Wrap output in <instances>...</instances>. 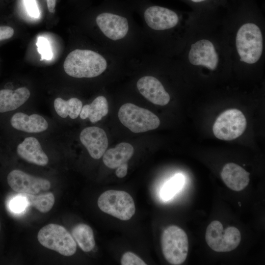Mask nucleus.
<instances>
[{
  "label": "nucleus",
  "instance_id": "bb28decb",
  "mask_svg": "<svg viewBox=\"0 0 265 265\" xmlns=\"http://www.w3.org/2000/svg\"><path fill=\"white\" fill-rule=\"evenodd\" d=\"M122 265H147L141 258L131 252L125 253L121 259Z\"/></svg>",
  "mask_w": 265,
  "mask_h": 265
},
{
  "label": "nucleus",
  "instance_id": "2eb2a0df",
  "mask_svg": "<svg viewBox=\"0 0 265 265\" xmlns=\"http://www.w3.org/2000/svg\"><path fill=\"white\" fill-rule=\"evenodd\" d=\"M147 25L156 30H163L175 27L179 22L178 15L173 11L159 6H151L144 13Z\"/></svg>",
  "mask_w": 265,
  "mask_h": 265
},
{
  "label": "nucleus",
  "instance_id": "a878e982",
  "mask_svg": "<svg viewBox=\"0 0 265 265\" xmlns=\"http://www.w3.org/2000/svg\"><path fill=\"white\" fill-rule=\"evenodd\" d=\"M37 51L41 55V60H50L52 59L53 53L48 40L44 37L40 36L36 42Z\"/></svg>",
  "mask_w": 265,
  "mask_h": 265
},
{
  "label": "nucleus",
  "instance_id": "6ab92c4d",
  "mask_svg": "<svg viewBox=\"0 0 265 265\" xmlns=\"http://www.w3.org/2000/svg\"><path fill=\"white\" fill-rule=\"evenodd\" d=\"M52 105L54 113L61 120L68 118L71 119L77 118L83 106L82 101L78 98L71 97L65 99L61 97L55 98Z\"/></svg>",
  "mask_w": 265,
  "mask_h": 265
},
{
  "label": "nucleus",
  "instance_id": "dca6fc26",
  "mask_svg": "<svg viewBox=\"0 0 265 265\" xmlns=\"http://www.w3.org/2000/svg\"><path fill=\"white\" fill-rule=\"evenodd\" d=\"M140 93L154 104L164 106L170 101V96L160 81L156 78L146 76L140 78L136 82Z\"/></svg>",
  "mask_w": 265,
  "mask_h": 265
},
{
  "label": "nucleus",
  "instance_id": "7c9ffc66",
  "mask_svg": "<svg viewBox=\"0 0 265 265\" xmlns=\"http://www.w3.org/2000/svg\"><path fill=\"white\" fill-rule=\"evenodd\" d=\"M47 7L50 13H54L56 5V0H46Z\"/></svg>",
  "mask_w": 265,
  "mask_h": 265
},
{
  "label": "nucleus",
  "instance_id": "5701e85b",
  "mask_svg": "<svg viewBox=\"0 0 265 265\" xmlns=\"http://www.w3.org/2000/svg\"><path fill=\"white\" fill-rule=\"evenodd\" d=\"M22 194L26 198L29 206H32L43 213L49 212L55 202L54 195L50 192L36 194Z\"/></svg>",
  "mask_w": 265,
  "mask_h": 265
},
{
  "label": "nucleus",
  "instance_id": "c756f323",
  "mask_svg": "<svg viewBox=\"0 0 265 265\" xmlns=\"http://www.w3.org/2000/svg\"><path fill=\"white\" fill-rule=\"evenodd\" d=\"M128 164L127 163L122 164L116 168L115 174L117 177L120 178L125 177L127 174Z\"/></svg>",
  "mask_w": 265,
  "mask_h": 265
},
{
  "label": "nucleus",
  "instance_id": "423d86ee",
  "mask_svg": "<svg viewBox=\"0 0 265 265\" xmlns=\"http://www.w3.org/2000/svg\"><path fill=\"white\" fill-rule=\"evenodd\" d=\"M97 204L103 212L122 220L130 219L135 212L132 197L124 191H105L99 197Z\"/></svg>",
  "mask_w": 265,
  "mask_h": 265
},
{
  "label": "nucleus",
  "instance_id": "f257e3e1",
  "mask_svg": "<svg viewBox=\"0 0 265 265\" xmlns=\"http://www.w3.org/2000/svg\"><path fill=\"white\" fill-rule=\"evenodd\" d=\"M107 61L100 53L87 49H76L66 57L63 68L68 76L75 78H92L104 73Z\"/></svg>",
  "mask_w": 265,
  "mask_h": 265
},
{
  "label": "nucleus",
  "instance_id": "0eeeda50",
  "mask_svg": "<svg viewBox=\"0 0 265 265\" xmlns=\"http://www.w3.org/2000/svg\"><path fill=\"white\" fill-rule=\"evenodd\" d=\"M205 239L213 250L226 252L238 247L240 242L241 234L236 227L230 226L223 229L222 224L220 221L214 220L207 228Z\"/></svg>",
  "mask_w": 265,
  "mask_h": 265
},
{
  "label": "nucleus",
  "instance_id": "b1692460",
  "mask_svg": "<svg viewBox=\"0 0 265 265\" xmlns=\"http://www.w3.org/2000/svg\"><path fill=\"white\" fill-rule=\"evenodd\" d=\"M185 177L181 174H177L168 181L160 190V197L164 201L172 199L182 188Z\"/></svg>",
  "mask_w": 265,
  "mask_h": 265
},
{
  "label": "nucleus",
  "instance_id": "aec40b11",
  "mask_svg": "<svg viewBox=\"0 0 265 265\" xmlns=\"http://www.w3.org/2000/svg\"><path fill=\"white\" fill-rule=\"evenodd\" d=\"M133 154L132 146L128 143L122 142L114 148L106 151L103 156V161L107 167L115 169L127 163Z\"/></svg>",
  "mask_w": 265,
  "mask_h": 265
},
{
  "label": "nucleus",
  "instance_id": "9d476101",
  "mask_svg": "<svg viewBox=\"0 0 265 265\" xmlns=\"http://www.w3.org/2000/svg\"><path fill=\"white\" fill-rule=\"evenodd\" d=\"M9 121L11 127L21 134L43 135L53 127L52 122L44 116L24 110L14 113Z\"/></svg>",
  "mask_w": 265,
  "mask_h": 265
},
{
  "label": "nucleus",
  "instance_id": "20e7f679",
  "mask_svg": "<svg viewBox=\"0 0 265 265\" xmlns=\"http://www.w3.org/2000/svg\"><path fill=\"white\" fill-rule=\"evenodd\" d=\"M162 253L170 264L179 265L186 260L188 241L186 233L180 227L170 225L163 231L161 238Z\"/></svg>",
  "mask_w": 265,
  "mask_h": 265
},
{
  "label": "nucleus",
  "instance_id": "6e6552de",
  "mask_svg": "<svg viewBox=\"0 0 265 265\" xmlns=\"http://www.w3.org/2000/svg\"><path fill=\"white\" fill-rule=\"evenodd\" d=\"M246 125V119L242 112L237 109H230L224 111L217 118L212 131L216 138L229 141L240 136Z\"/></svg>",
  "mask_w": 265,
  "mask_h": 265
},
{
  "label": "nucleus",
  "instance_id": "4be33fe9",
  "mask_svg": "<svg viewBox=\"0 0 265 265\" xmlns=\"http://www.w3.org/2000/svg\"><path fill=\"white\" fill-rule=\"evenodd\" d=\"M72 236L84 252H89L95 247V241L92 228L87 224L80 223L72 230Z\"/></svg>",
  "mask_w": 265,
  "mask_h": 265
},
{
  "label": "nucleus",
  "instance_id": "7ed1b4c3",
  "mask_svg": "<svg viewBox=\"0 0 265 265\" xmlns=\"http://www.w3.org/2000/svg\"><path fill=\"white\" fill-rule=\"evenodd\" d=\"M37 239L44 247L65 256H71L76 252L77 243L71 234L63 226L53 223L42 227Z\"/></svg>",
  "mask_w": 265,
  "mask_h": 265
},
{
  "label": "nucleus",
  "instance_id": "f03ea898",
  "mask_svg": "<svg viewBox=\"0 0 265 265\" xmlns=\"http://www.w3.org/2000/svg\"><path fill=\"white\" fill-rule=\"evenodd\" d=\"M236 45L240 61L248 64L257 62L263 49V36L260 28L253 23L243 25L237 32Z\"/></svg>",
  "mask_w": 265,
  "mask_h": 265
},
{
  "label": "nucleus",
  "instance_id": "9b49d317",
  "mask_svg": "<svg viewBox=\"0 0 265 265\" xmlns=\"http://www.w3.org/2000/svg\"><path fill=\"white\" fill-rule=\"evenodd\" d=\"M10 187L19 193L36 194L48 190L51 186L49 180L36 177L20 169L11 171L7 177Z\"/></svg>",
  "mask_w": 265,
  "mask_h": 265
},
{
  "label": "nucleus",
  "instance_id": "39448f33",
  "mask_svg": "<svg viewBox=\"0 0 265 265\" xmlns=\"http://www.w3.org/2000/svg\"><path fill=\"white\" fill-rule=\"evenodd\" d=\"M118 116L121 123L134 133L155 130L160 125L159 119L156 115L132 103L122 105Z\"/></svg>",
  "mask_w": 265,
  "mask_h": 265
},
{
  "label": "nucleus",
  "instance_id": "ddd939ff",
  "mask_svg": "<svg viewBox=\"0 0 265 265\" xmlns=\"http://www.w3.org/2000/svg\"><path fill=\"white\" fill-rule=\"evenodd\" d=\"M191 64L203 66L214 70L218 63V56L213 44L209 40L202 39L193 44L188 53Z\"/></svg>",
  "mask_w": 265,
  "mask_h": 265
},
{
  "label": "nucleus",
  "instance_id": "4468645a",
  "mask_svg": "<svg viewBox=\"0 0 265 265\" xmlns=\"http://www.w3.org/2000/svg\"><path fill=\"white\" fill-rule=\"evenodd\" d=\"M81 143L94 159H100L108 146V139L104 130L95 126L83 129L80 134Z\"/></svg>",
  "mask_w": 265,
  "mask_h": 265
},
{
  "label": "nucleus",
  "instance_id": "f3484780",
  "mask_svg": "<svg viewBox=\"0 0 265 265\" xmlns=\"http://www.w3.org/2000/svg\"><path fill=\"white\" fill-rule=\"evenodd\" d=\"M30 90L26 86L15 89H0V113L12 111L22 108L30 97Z\"/></svg>",
  "mask_w": 265,
  "mask_h": 265
},
{
  "label": "nucleus",
  "instance_id": "2f4dec72",
  "mask_svg": "<svg viewBox=\"0 0 265 265\" xmlns=\"http://www.w3.org/2000/svg\"><path fill=\"white\" fill-rule=\"evenodd\" d=\"M191 0L194 2H201L206 0Z\"/></svg>",
  "mask_w": 265,
  "mask_h": 265
},
{
  "label": "nucleus",
  "instance_id": "c85d7f7f",
  "mask_svg": "<svg viewBox=\"0 0 265 265\" xmlns=\"http://www.w3.org/2000/svg\"><path fill=\"white\" fill-rule=\"evenodd\" d=\"M14 34V29L8 26H0V42L11 38Z\"/></svg>",
  "mask_w": 265,
  "mask_h": 265
},
{
  "label": "nucleus",
  "instance_id": "f8f14e48",
  "mask_svg": "<svg viewBox=\"0 0 265 265\" xmlns=\"http://www.w3.org/2000/svg\"><path fill=\"white\" fill-rule=\"evenodd\" d=\"M96 23L104 36L113 41L125 38L129 29V22L126 17L112 13L99 14Z\"/></svg>",
  "mask_w": 265,
  "mask_h": 265
},
{
  "label": "nucleus",
  "instance_id": "1a4fd4ad",
  "mask_svg": "<svg viewBox=\"0 0 265 265\" xmlns=\"http://www.w3.org/2000/svg\"><path fill=\"white\" fill-rule=\"evenodd\" d=\"M42 135L22 134L21 139L16 148L17 155L29 163L46 166L49 162L45 147L48 140Z\"/></svg>",
  "mask_w": 265,
  "mask_h": 265
},
{
  "label": "nucleus",
  "instance_id": "412c9836",
  "mask_svg": "<svg viewBox=\"0 0 265 265\" xmlns=\"http://www.w3.org/2000/svg\"><path fill=\"white\" fill-rule=\"evenodd\" d=\"M108 112V102L103 96L97 97L90 104L82 106L80 117L82 120L87 118L92 123L101 120Z\"/></svg>",
  "mask_w": 265,
  "mask_h": 265
},
{
  "label": "nucleus",
  "instance_id": "393cba45",
  "mask_svg": "<svg viewBox=\"0 0 265 265\" xmlns=\"http://www.w3.org/2000/svg\"><path fill=\"white\" fill-rule=\"evenodd\" d=\"M7 206L11 212L16 214L24 212L29 206L26 198L22 193H19L10 198Z\"/></svg>",
  "mask_w": 265,
  "mask_h": 265
},
{
  "label": "nucleus",
  "instance_id": "cd10ccee",
  "mask_svg": "<svg viewBox=\"0 0 265 265\" xmlns=\"http://www.w3.org/2000/svg\"><path fill=\"white\" fill-rule=\"evenodd\" d=\"M24 4L28 15L34 18L40 16V11L36 0H24Z\"/></svg>",
  "mask_w": 265,
  "mask_h": 265
},
{
  "label": "nucleus",
  "instance_id": "a211bd4d",
  "mask_svg": "<svg viewBox=\"0 0 265 265\" xmlns=\"http://www.w3.org/2000/svg\"><path fill=\"white\" fill-rule=\"evenodd\" d=\"M250 173L234 163L225 164L221 172V178L230 189L236 191L243 189L249 184Z\"/></svg>",
  "mask_w": 265,
  "mask_h": 265
}]
</instances>
